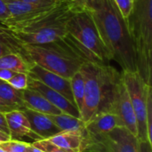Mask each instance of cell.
Instances as JSON below:
<instances>
[{
  "instance_id": "obj_1",
  "label": "cell",
  "mask_w": 152,
  "mask_h": 152,
  "mask_svg": "<svg viewBox=\"0 0 152 152\" xmlns=\"http://www.w3.org/2000/svg\"><path fill=\"white\" fill-rule=\"evenodd\" d=\"M97 27L111 61L122 70L137 71L135 51L125 19L112 0H93L86 5Z\"/></svg>"
},
{
  "instance_id": "obj_2",
  "label": "cell",
  "mask_w": 152,
  "mask_h": 152,
  "mask_svg": "<svg viewBox=\"0 0 152 152\" xmlns=\"http://www.w3.org/2000/svg\"><path fill=\"white\" fill-rule=\"evenodd\" d=\"M83 4L80 0L58 3L53 9L39 16L20 23L1 24L22 44L44 45L62 40L66 35V24L72 13Z\"/></svg>"
},
{
  "instance_id": "obj_3",
  "label": "cell",
  "mask_w": 152,
  "mask_h": 152,
  "mask_svg": "<svg viewBox=\"0 0 152 152\" xmlns=\"http://www.w3.org/2000/svg\"><path fill=\"white\" fill-rule=\"evenodd\" d=\"M80 70L85 78V97L79 118L86 123L96 114L107 111L121 72L110 64L89 61L83 63Z\"/></svg>"
},
{
  "instance_id": "obj_4",
  "label": "cell",
  "mask_w": 152,
  "mask_h": 152,
  "mask_svg": "<svg viewBox=\"0 0 152 152\" xmlns=\"http://www.w3.org/2000/svg\"><path fill=\"white\" fill-rule=\"evenodd\" d=\"M66 30L65 40L86 61L110 64V55L86 5H80L69 18Z\"/></svg>"
},
{
  "instance_id": "obj_5",
  "label": "cell",
  "mask_w": 152,
  "mask_h": 152,
  "mask_svg": "<svg viewBox=\"0 0 152 152\" xmlns=\"http://www.w3.org/2000/svg\"><path fill=\"white\" fill-rule=\"evenodd\" d=\"M126 23L135 51L137 72L152 86V0H134Z\"/></svg>"
},
{
  "instance_id": "obj_6",
  "label": "cell",
  "mask_w": 152,
  "mask_h": 152,
  "mask_svg": "<svg viewBox=\"0 0 152 152\" xmlns=\"http://www.w3.org/2000/svg\"><path fill=\"white\" fill-rule=\"evenodd\" d=\"M25 58L49 71L70 79L86 61L66 40L44 44H22Z\"/></svg>"
},
{
  "instance_id": "obj_7",
  "label": "cell",
  "mask_w": 152,
  "mask_h": 152,
  "mask_svg": "<svg viewBox=\"0 0 152 152\" xmlns=\"http://www.w3.org/2000/svg\"><path fill=\"white\" fill-rule=\"evenodd\" d=\"M139 140L125 126H118L107 133H83L81 152H138Z\"/></svg>"
},
{
  "instance_id": "obj_8",
  "label": "cell",
  "mask_w": 152,
  "mask_h": 152,
  "mask_svg": "<svg viewBox=\"0 0 152 152\" xmlns=\"http://www.w3.org/2000/svg\"><path fill=\"white\" fill-rule=\"evenodd\" d=\"M121 74L135 114L137 123V138L139 141H149L146 109L148 94L152 91V86L147 85L137 71L122 70Z\"/></svg>"
},
{
  "instance_id": "obj_9",
  "label": "cell",
  "mask_w": 152,
  "mask_h": 152,
  "mask_svg": "<svg viewBox=\"0 0 152 152\" xmlns=\"http://www.w3.org/2000/svg\"><path fill=\"white\" fill-rule=\"evenodd\" d=\"M106 112H111L117 115L121 119L123 126L137 136L136 118L123 81L122 74H120L119 78L116 82L112 97Z\"/></svg>"
},
{
  "instance_id": "obj_10",
  "label": "cell",
  "mask_w": 152,
  "mask_h": 152,
  "mask_svg": "<svg viewBox=\"0 0 152 152\" xmlns=\"http://www.w3.org/2000/svg\"><path fill=\"white\" fill-rule=\"evenodd\" d=\"M28 75L29 77L40 81L49 88L62 94L67 100L76 106L71 92L70 79L49 71L37 64H33L31 66Z\"/></svg>"
},
{
  "instance_id": "obj_11",
  "label": "cell",
  "mask_w": 152,
  "mask_h": 152,
  "mask_svg": "<svg viewBox=\"0 0 152 152\" xmlns=\"http://www.w3.org/2000/svg\"><path fill=\"white\" fill-rule=\"evenodd\" d=\"M28 88L36 90L38 93H40L48 102H50L53 105H54L59 110H61L62 113H66L79 118L80 117L79 111L74 104H72L69 100H67L62 94L49 88L40 81L33 79L28 77Z\"/></svg>"
},
{
  "instance_id": "obj_12",
  "label": "cell",
  "mask_w": 152,
  "mask_h": 152,
  "mask_svg": "<svg viewBox=\"0 0 152 152\" xmlns=\"http://www.w3.org/2000/svg\"><path fill=\"white\" fill-rule=\"evenodd\" d=\"M22 111L29 123L32 134H35L36 141L47 140L61 132L50 119L48 115L28 109H24Z\"/></svg>"
},
{
  "instance_id": "obj_13",
  "label": "cell",
  "mask_w": 152,
  "mask_h": 152,
  "mask_svg": "<svg viewBox=\"0 0 152 152\" xmlns=\"http://www.w3.org/2000/svg\"><path fill=\"white\" fill-rule=\"evenodd\" d=\"M118 126H124L121 119L111 112H101L86 123L84 133L87 134H100L107 133Z\"/></svg>"
},
{
  "instance_id": "obj_14",
  "label": "cell",
  "mask_w": 152,
  "mask_h": 152,
  "mask_svg": "<svg viewBox=\"0 0 152 152\" xmlns=\"http://www.w3.org/2000/svg\"><path fill=\"white\" fill-rule=\"evenodd\" d=\"M22 100L25 109H28L45 115H58L62 113L61 110L53 105L36 90L29 88L22 90Z\"/></svg>"
},
{
  "instance_id": "obj_15",
  "label": "cell",
  "mask_w": 152,
  "mask_h": 152,
  "mask_svg": "<svg viewBox=\"0 0 152 152\" xmlns=\"http://www.w3.org/2000/svg\"><path fill=\"white\" fill-rule=\"evenodd\" d=\"M11 140H18L24 136L32 135L29 123L22 110H12L4 113Z\"/></svg>"
},
{
  "instance_id": "obj_16",
  "label": "cell",
  "mask_w": 152,
  "mask_h": 152,
  "mask_svg": "<svg viewBox=\"0 0 152 152\" xmlns=\"http://www.w3.org/2000/svg\"><path fill=\"white\" fill-rule=\"evenodd\" d=\"M47 140L59 147L69 150H77L81 152L83 133L74 131H63Z\"/></svg>"
},
{
  "instance_id": "obj_17",
  "label": "cell",
  "mask_w": 152,
  "mask_h": 152,
  "mask_svg": "<svg viewBox=\"0 0 152 152\" xmlns=\"http://www.w3.org/2000/svg\"><path fill=\"white\" fill-rule=\"evenodd\" d=\"M32 65L33 64L20 53H11L0 57V69L28 74Z\"/></svg>"
},
{
  "instance_id": "obj_18",
  "label": "cell",
  "mask_w": 152,
  "mask_h": 152,
  "mask_svg": "<svg viewBox=\"0 0 152 152\" xmlns=\"http://www.w3.org/2000/svg\"><path fill=\"white\" fill-rule=\"evenodd\" d=\"M48 117L61 132L74 131L84 133L85 131L86 123L78 118H75L66 113H61L58 115H48Z\"/></svg>"
},
{
  "instance_id": "obj_19",
  "label": "cell",
  "mask_w": 152,
  "mask_h": 152,
  "mask_svg": "<svg viewBox=\"0 0 152 152\" xmlns=\"http://www.w3.org/2000/svg\"><path fill=\"white\" fill-rule=\"evenodd\" d=\"M0 99L10 105L20 108L21 110L25 109L22 100V91L13 88L7 82L3 81L0 84Z\"/></svg>"
},
{
  "instance_id": "obj_20",
  "label": "cell",
  "mask_w": 152,
  "mask_h": 152,
  "mask_svg": "<svg viewBox=\"0 0 152 152\" xmlns=\"http://www.w3.org/2000/svg\"><path fill=\"white\" fill-rule=\"evenodd\" d=\"M70 87L76 107L77 108L80 115L85 97V78L80 69L77 72H76L70 78Z\"/></svg>"
},
{
  "instance_id": "obj_21",
  "label": "cell",
  "mask_w": 152,
  "mask_h": 152,
  "mask_svg": "<svg viewBox=\"0 0 152 152\" xmlns=\"http://www.w3.org/2000/svg\"><path fill=\"white\" fill-rule=\"evenodd\" d=\"M31 145L43 152H80V151L77 150H69L59 147L57 145H54L48 140L35 141L33 143H31Z\"/></svg>"
},
{
  "instance_id": "obj_22",
  "label": "cell",
  "mask_w": 152,
  "mask_h": 152,
  "mask_svg": "<svg viewBox=\"0 0 152 152\" xmlns=\"http://www.w3.org/2000/svg\"><path fill=\"white\" fill-rule=\"evenodd\" d=\"M29 145V143L18 140H10L0 143V146L6 152H27Z\"/></svg>"
},
{
  "instance_id": "obj_23",
  "label": "cell",
  "mask_w": 152,
  "mask_h": 152,
  "mask_svg": "<svg viewBox=\"0 0 152 152\" xmlns=\"http://www.w3.org/2000/svg\"><path fill=\"white\" fill-rule=\"evenodd\" d=\"M28 76L26 73L16 72L7 82L10 86L17 90H25L28 88Z\"/></svg>"
},
{
  "instance_id": "obj_24",
  "label": "cell",
  "mask_w": 152,
  "mask_h": 152,
  "mask_svg": "<svg viewBox=\"0 0 152 152\" xmlns=\"http://www.w3.org/2000/svg\"><path fill=\"white\" fill-rule=\"evenodd\" d=\"M115 5L117 6L118 12L125 19L127 20L134 5V0H112Z\"/></svg>"
},
{
  "instance_id": "obj_25",
  "label": "cell",
  "mask_w": 152,
  "mask_h": 152,
  "mask_svg": "<svg viewBox=\"0 0 152 152\" xmlns=\"http://www.w3.org/2000/svg\"><path fill=\"white\" fill-rule=\"evenodd\" d=\"M146 121H147V130H148V138L150 142L152 143V91L148 94L147 99V109H146Z\"/></svg>"
},
{
  "instance_id": "obj_26",
  "label": "cell",
  "mask_w": 152,
  "mask_h": 152,
  "mask_svg": "<svg viewBox=\"0 0 152 152\" xmlns=\"http://www.w3.org/2000/svg\"><path fill=\"white\" fill-rule=\"evenodd\" d=\"M10 18V12L8 10L5 0H0V21Z\"/></svg>"
},
{
  "instance_id": "obj_27",
  "label": "cell",
  "mask_w": 152,
  "mask_h": 152,
  "mask_svg": "<svg viewBox=\"0 0 152 152\" xmlns=\"http://www.w3.org/2000/svg\"><path fill=\"white\" fill-rule=\"evenodd\" d=\"M21 110L20 108H18L16 106L10 105V104L4 102V101H2L0 99V112H2V113H7V112H10L12 110Z\"/></svg>"
},
{
  "instance_id": "obj_28",
  "label": "cell",
  "mask_w": 152,
  "mask_h": 152,
  "mask_svg": "<svg viewBox=\"0 0 152 152\" xmlns=\"http://www.w3.org/2000/svg\"><path fill=\"white\" fill-rule=\"evenodd\" d=\"M16 72L9 70V69H0V80L4 81V82H8L10 80V78L15 74Z\"/></svg>"
},
{
  "instance_id": "obj_29",
  "label": "cell",
  "mask_w": 152,
  "mask_h": 152,
  "mask_svg": "<svg viewBox=\"0 0 152 152\" xmlns=\"http://www.w3.org/2000/svg\"><path fill=\"white\" fill-rule=\"evenodd\" d=\"M138 152H152V143L149 141H139Z\"/></svg>"
},
{
  "instance_id": "obj_30",
  "label": "cell",
  "mask_w": 152,
  "mask_h": 152,
  "mask_svg": "<svg viewBox=\"0 0 152 152\" xmlns=\"http://www.w3.org/2000/svg\"><path fill=\"white\" fill-rule=\"evenodd\" d=\"M20 53L16 49L7 45H4V44H1L0 43V57L3 56V55H5V54H8V53Z\"/></svg>"
},
{
  "instance_id": "obj_31",
  "label": "cell",
  "mask_w": 152,
  "mask_h": 152,
  "mask_svg": "<svg viewBox=\"0 0 152 152\" xmlns=\"http://www.w3.org/2000/svg\"><path fill=\"white\" fill-rule=\"evenodd\" d=\"M0 131L6 133L10 135L6 120H5V117H4V113H2V112H0Z\"/></svg>"
},
{
  "instance_id": "obj_32",
  "label": "cell",
  "mask_w": 152,
  "mask_h": 152,
  "mask_svg": "<svg viewBox=\"0 0 152 152\" xmlns=\"http://www.w3.org/2000/svg\"><path fill=\"white\" fill-rule=\"evenodd\" d=\"M25 3H36V4H45V3H57L54 0H16Z\"/></svg>"
},
{
  "instance_id": "obj_33",
  "label": "cell",
  "mask_w": 152,
  "mask_h": 152,
  "mask_svg": "<svg viewBox=\"0 0 152 152\" xmlns=\"http://www.w3.org/2000/svg\"><path fill=\"white\" fill-rule=\"evenodd\" d=\"M10 140H11V138H10V135L8 134L0 131V143L4 142H8Z\"/></svg>"
},
{
  "instance_id": "obj_34",
  "label": "cell",
  "mask_w": 152,
  "mask_h": 152,
  "mask_svg": "<svg viewBox=\"0 0 152 152\" xmlns=\"http://www.w3.org/2000/svg\"><path fill=\"white\" fill-rule=\"evenodd\" d=\"M28 150H29V151L30 152H43V151H41L40 150H38V149L35 148V147H34V146H32L31 144L29 145V147H28Z\"/></svg>"
},
{
  "instance_id": "obj_35",
  "label": "cell",
  "mask_w": 152,
  "mask_h": 152,
  "mask_svg": "<svg viewBox=\"0 0 152 152\" xmlns=\"http://www.w3.org/2000/svg\"><path fill=\"white\" fill-rule=\"evenodd\" d=\"M93 0H80V2L84 4V5H87L88 4H90Z\"/></svg>"
},
{
  "instance_id": "obj_36",
  "label": "cell",
  "mask_w": 152,
  "mask_h": 152,
  "mask_svg": "<svg viewBox=\"0 0 152 152\" xmlns=\"http://www.w3.org/2000/svg\"><path fill=\"white\" fill-rule=\"evenodd\" d=\"M57 3H65V2H73V1H77V0H54Z\"/></svg>"
},
{
  "instance_id": "obj_37",
  "label": "cell",
  "mask_w": 152,
  "mask_h": 152,
  "mask_svg": "<svg viewBox=\"0 0 152 152\" xmlns=\"http://www.w3.org/2000/svg\"><path fill=\"white\" fill-rule=\"evenodd\" d=\"M0 152H6V151H4V149H3V148L0 146Z\"/></svg>"
},
{
  "instance_id": "obj_38",
  "label": "cell",
  "mask_w": 152,
  "mask_h": 152,
  "mask_svg": "<svg viewBox=\"0 0 152 152\" xmlns=\"http://www.w3.org/2000/svg\"><path fill=\"white\" fill-rule=\"evenodd\" d=\"M28 147H29V146H28ZM27 152H30L29 151V150H28V151H27Z\"/></svg>"
},
{
  "instance_id": "obj_39",
  "label": "cell",
  "mask_w": 152,
  "mask_h": 152,
  "mask_svg": "<svg viewBox=\"0 0 152 152\" xmlns=\"http://www.w3.org/2000/svg\"><path fill=\"white\" fill-rule=\"evenodd\" d=\"M2 82H3V81H2V80H0V84H1V83H2Z\"/></svg>"
}]
</instances>
